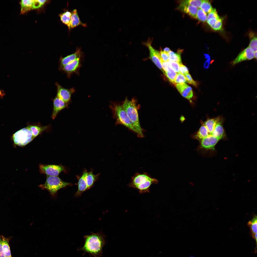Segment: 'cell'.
<instances>
[{
	"label": "cell",
	"mask_w": 257,
	"mask_h": 257,
	"mask_svg": "<svg viewBox=\"0 0 257 257\" xmlns=\"http://www.w3.org/2000/svg\"><path fill=\"white\" fill-rule=\"evenodd\" d=\"M72 185L71 183L64 182L57 176L47 175L45 183L39 186L42 189L47 190L53 195L60 189Z\"/></svg>",
	"instance_id": "cell-5"
},
{
	"label": "cell",
	"mask_w": 257,
	"mask_h": 257,
	"mask_svg": "<svg viewBox=\"0 0 257 257\" xmlns=\"http://www.w3.org/2000/svg\"><path fill=\"white\" fill-rule=\"evenodd\" d=\"M39 168L40 173L51 176H57L65 170L64 167L61 165L41 164Z\"/></svg>",
	"instance_id": "cell-7"
},
{
	"label": "cell",
	"mask_w": 257,
	"mask_h": 257,
	"mask_svg": "<svg viewBox=\"0 0 257 257\" xmlns=\"http://www.w3.org/2000/svg\"><path fill=\"white\" fill-rule=\"evenodd\" d=\"M80 58H78L65 65L60 70L65 73L69 78H70L71 74L74 73L78 75L81 66Z\"/></svg>",
	"instance_id": "cell-9"
},
{
	"label": "cell",
	"mask_w": 257,
	"mask_h": 257,
	"mask_svg": "<svg viewBox=\"0 0 257 257\" xmlns=\"http://www.w3.org/2000/svg\"><path fill=\"white\" fill-rule=\"evenodd\" d=\"M57 89V96L65 102L69 103L71 100V95L75 91L74 88L67 89L64 88L58 82L55 84Z\"/></svg>",
	"instance_id": "cell-8"
},
{
	"label": "cell",
	"mask_w": 257,
	"mask_h": 257,
	"mask_svg": "<svg viewBox=\"0 0 257 257\" xmlns=\"http://www.w3.org/2000/svg\"><path fill=\"white\" fill-rule=\"evenodd\" d=\"M161 59L163 61L166 62L169 61V57L168 54L163 51L161 50L159 52Z\"/></svg>",
	"instance_id": "cell-37"
},
{
	"label": "cell",
	"mask_w": 257,
	"mask_h": 257,
	"mask_svg": "<svg viewBox=\"0 0 257 257\" xmlns=\"http://www.w3.org/2000/svg\"><path fill=\"white\" fill-rule=\"evenodd\" d=\"M179 8L185 13L194 18H196L198 9L188 5H180Z\"/></svg>",
	"instance_id": "cell-19"
},
{
	"label": "cell",
	"mask_w": 257,
	"mask_h": 257,
	"mask_svg": "<svg viewBox=\"0 0 257 257\" xmlns=\"http://www.w3.org/2000/svg\"><path fill=\"white\" fill-rule=\"evenodd\" d=\"M34 0H22L20 2L21 5V14H24L31 10L33 9Z\"/></svg>",
	"instance_id": "cell-20"
},
{
	"label": "cell",
	"mask_w": 257,
	"mask_h": 257,
	"mask_svg": "<svg viewBox=\"0 0 257 257\" xmlns=\"http://www.w3.org/2000/svg\"><path fill=\"white\" fill-rule=\"evenodd\" d=\"M207 18V14L200 8H198L196 18L200 21L204 22L206 21Z\"/></svg>",
	"instance_id": "cell-30"
},
{
	"label": "cell",
	"mask_w": 257,
	"mask_h": 257,
	"mask_svg": "<svg viewBox=\"0 0 257 257\" xmlns=\"http://www.w3.org/2000/svg\"><path fill=\"white\" fill-rule=\"evenodd\" d=\"M187 83L185 76L181 73L177 74L174 82V84H182Z\"/></svg>",
	"instance_id": "cell-31"
},
{
	"label": "cell",
	"mask_w": 257,
	"mask_h": 257,
	"mask_svg": "<svg viewBox=\"0 0 257 257\" xmlns=\"http://www.w3.org/2000/svg\"><path fill=\"white\" fill-rule=\"evenodd\" d=\"M171 50L169 48L166 47L164 49L163 51L168 54V53Z\"/></svg>",
	"instance_id": "cell-42"
},
{
	"label": "cell",
	"mask_w": 257,
	"mask_h": 257,
	"mask_svg": "<svg viewBox=\"0 0 257 257\" xmlns=\"http://www.w3.org/2000/svg\"><path fill=\"white\" fill-rule=\"evenodd\" d=\"M221 139L213 136H208L202 140L201 147L207 150L213 152L215 151V146Z\"/></svg>",
	"instance_id": "cell-10"
},
{
	"label": "cell",
	"mask_w": 257,
	"mask_h": 257,
	"mask_svg": "<svg viewBox=\"0 0 257 257\" xmlns=\"http://www.w3.org/2000/svg\"><path fill=\"white\" fill-rule=\"evenodd\" d=\"M210 59H207L204 63V67L206 69H208L209 66Z\"/></svg>",
	"instance_id": "cell-41"
},
{
	"label": "cell",
	"mask_w": 257,
	"mask_h": 257,
	"mask_svg": "<svg viewBox=\"0 0 257 257\" xmlns=\"http://www.w3.org/2000/svg\"><path fill=\"white\" fill-rule=\"evenodd\" d=\"M254 58V52L248 47L241 52L231 63L233 65L243 61L251 60Z\"/></svg>",
	"instance_id": "cell-11"
},
{
	"label": "cell",
	"mask_w": 257,
	"mask_h": 257,
	"mask_svg": "<svg viewBox=\"0 0 257 257\" xmlns=\"http://www.w3.org/2000/svg\"><path fill=\"white\" fill-rule=\"evenodd\" d=\"M87 172V169H83V174L81 176H76L78 182L77 184H76L78 186V189L75 194L76 197L81 196L84 192L88 189L85 178Z\"/></svg>",
	"instance_id": "cell-12"
},
{
	"label": "cell",
	"mask_w": 257,
	"mask_h": 257,
	"mask_svg": "<svg viewBox=\"0 0 257 257\" xmlns=\"http://www.w3.org/2000/svg\"><path fill=\"white\" fill-rule=\"evenodd\" d=\"M71 20L69 29L81 25L84 27L86 26L85 24L83 23L80 21L76 9H74L71 13Z\"/></svg>",
	"instance_id": "cell-17"
},
{
	"label": "cell",
	"mask_w": 257,
	"mask_h": 257,
	"mask_svg": "<svg viewBox=\"0 0 257 257\" xmlns=\"http://www.w3.org/2000/svg\"><path fill=\"white\" fill-rule=\"evenodd\" d=\"M164 74L168 78L170 81L174 84V82L177 74L172 69L171 66H169L167 70L164 72Z\"/></svg>",
	"instance_id": "cell-28"
},
{
	"label": "cell",
	"mask_w": 257,
	"mask_h": 257,
	"mask_svg": "<svg viewBox=\"0 0 257 257\" xmlns=\"http://www.w3.org/2000/svg\"><path fill=\"white\" fill-rule=\"evenodd\" d=\"M209 133L207 128L204 124L200 127L196 137L198 138L202 139L208 137Z\"/></svg>",
	"instance_id": "cell-24"
},
{
	"label": "cell",
	"mask_w": 257,
	"mask_h": 257,
	"mask_svg": "<svg viewBox=\"0 0 257 257\" xmlns=\"http://www.w3.org/2000/svg\"><path fill=\"white\" fill-rule=\"evenodd\" d=\"M69 103H67L57 96L53 100V109L51 116L53 119H54L59 112L68 106Z\"/></svg>",
	"instance_id": "cell-15"
},
{
	"label": "cell",
	"mask_w": 257,
	"mask_h": 257,
	"mask_svg": "<svg viewBox=\"0 0 257 257\" xmlns=\"http://www.w3.org/2000/svg\"><path fill=\"white\" fill-rule=\"evenodd\" d=\"M71 12L67 11L59 15L61 21L67 25L69 29L71 20Z\"/></svg>",
	"instance_id": "cell-23"
},
{
	"label": "cell",
	"mask_w": 257,
	"mask_h": 257,
	"mask_svg": "<svg viewBox=\"0 0 257 257\" xmlns=\"http://www.w3.org/2000/svg\"><path fill=\"white\" fill-rule=\"evenodd\" d=\"M148 48L149 52L150 58L155 65L164 74L160 59H161L160 53L154 49L151 46L150 42L148 41L146 44Z\"/></svg>",
	"instance_id": "cell-13"
},
{
	"label": "cell",
	"mask_w": 257,
	"mask_h": 257,
	"mask_svg": "<svg viewBox=\"0 0 257 257\" xmlns=\"http://www.w3.org/2000/svg\"><path fill=\"white\" fill-rule=\"evenodd\" d=\"M181 51L175 53L171 50L168 53L169 59L171 60L180 64H182L181 54Z\"/></svg>",
	"instance_id": "cell-25"
},
{
	"label": "cell",
	"mask_w": 257,
	"mask_h": 257,
	"mask_svg": "<svg viewBox=\"0 0 257 257\" xmlns=\"http://www.w3.org/2000/svg\"><path fill=\"white\" fill-rule=\"evenodd\" d=\"M184 75L185 76L186 78L187 83L191 84L195 87L197 86V84L196 82L193 79L189 73L186 74Z\"/></svg>",
	"instance_id": "cell-36"
},
{
	"label": "cell",
	"mask_w": 257,
	"mask_h": 257,
	"mask_svg": "<svg viewBox=\"0 0 257 257\" xmlns=\"http://www.w3.org/2000/svg\"><path fill=\"white\" fill-rule=\"evenodd\" d=\"M254 52L257 51V38L254 36L251 40L248 46Z\"/></svg>",
	"instance_id": "cell-33"
},
{
	"label": "cell",
	"mask_w": 257,
	"mask_h": 257,
	"mask_svg": "<svg viewBox=\"0 0 257 257\" xmlns=\"http://www.w3.org/2000/svg\"><path fill=\"white\" fill-rule=\"evenodd\" d=\"M114 118L116 120V124L123 125L136 133V131L129 119L122 104L112 102L109 106Z\"/></svg>",
	"instance_id": "cell-4"
},
{
	"label": "cell",
	"mask_w": 257,
	"mask_h": 257,
	"mask_svg": "<svg viewBox=\"0 0 257 257\" xmlns=\"http://www.w3.org/2000/svg\"><path fill=\"white\" fill-rule=\"evenodd\" d=\"M203 0H183L181 2L180 4L188 5L195 7L198 8H200Z\"/></svg>",
	"instance_id": "cell-29"
},
{
	"label": "cell",
	"mask_w": 257,
	"mask_h": 257,
	"mask_svg": "<svg viewBox=\"0 0 257 257\" xmlns=\"http://www.w3.org/2000/svg\"><path fill=\"white\" fill-rule=\"evenodd\" d=\"M253 238L256 240V243L257 242V233L252 235Z\"/></svg>",
	"instance_id": "cell-44"
},
{
	"label": "cell",
	"mask_w": 257,
	"mask_h": 257,
	"mask_svg": "<svg viewBox=\"0 0 257 257\" xmlns=\"http://www.w3.org/2000/svg\"><path fill=\"white\" fill-rule=\"evenodd\" d=\"M200 8L206 14L210 13L213 9L209 1L206 0H202Z\"/></svg>",
	"instance_id": "cell-26"
},
{
	"label": "cell",
	"mask_w": 257,
	"mask_h": 257,
	"mask_svg": "<svg viewBox=\"0 0 257 257\" xmlns=\"http://www.w3.org/2000/svg\"><path fill=\"white\" fill-rule=\"evenodd\" d=\"M157 179L152 177L146 172H136L132 176L131 182L128 186L138 190L140 194L149 193L150 186L153 184H157Z\"/></svg>",
	"instance_id": "cell-2"
},
{
	"label": "cell",
	"mask_w": 257,
	"mask_h": 257,
	"mask_svg": "<svg viewBox=\"0 0 257 257\" xmlns=\"http://www.w3.org/2000/svg\"><path fill=\"white\" fill-rule=\"evenodd\" d=\"M254 58L256 59H257V51L254 52Z\"/></svg>",
	"instance_id": "cell-45"
},
{
	"label": "cell",
	"mask_w": 257,
	"mask_h": 257,
	"mask_svg": "<svg viewBox=\"0 0 257 257\" xmlns=\"http://www.w3.org/2000/svg\"><path fill=\"white\" fill-rule=\"evenodd\" d=\"M171 67L172 69L176 72L180 73L179 69L180 64L174 62L171 60L169 59V60Z\"/></svg>",
	"instance_id": "cell-34"
},
{
	"label": "cell",
	"mask_w": 257,
	"mask_h": 257,
	"mask_svg": "<svg viewBox=\"0 0 257 257\" xmlns=\"http://www.w3.org/2000/svg\"><path fill=\"white\" fill-rule=\"evenodd\" d=\"M2 241V249L3 253L5 257H12L7 239L3 236H1Z\"/></svg>",
	"instance_id": "cell-22"
},
{
	"label": "cell",
	"mask_w": 257,
	"mask_h": 257,
	"mask_svg": "<svg viewBox=\"0 0 257 257\" xmlns=\"http://www.w3.org/2000/svg\"><path fill=\"white\" fill-rule=\"evenodd\" d=\"M2 95V93L1 91L0 90V95Z\"/></svg>",
	"instance_id": "cell-46"
},
{
	"label": "cell",
	"mask_w": 257,
	"mask_h": 257,
	"mask_svg": "<svg viewBox=\"0 0 257 257\" xmlns=\"http://www.w3.org/2000/svg\"><path fill=\"white\" fill-rule=\"evenodd\" d=\"M204 55L205 59H210V57L209 54H204Z\"/></svg>",
	"instance_id": "cell-43"
},
{
	"label": "cell",
	"mask_w": 257,
	"mask_h": 257,
	"mask_svg": "<svg viewBox=\"0 0 257 257\" xmlns=\"http://www.w3.org/2000/svg\"><path fill=\"white\" fill-rule=\"evenodd\" d=\"M34 138L32 132L27 127L16 132L13 136L14 143L20 146H25Z\"/></svg>",
	"instance_id": "cell-6"
},
{
	"label": "cell",
	"mask_w": 257,
	"mask_h": 257,
	"mask_svg": "<svg viewBox=\"0 0 257 257\" xmlns=\"http://www.w3.org/2000/svg\"><path fill=\"white\" fill-rule=\"evenodd\" d=\"M179 71L180 73L184 75L186 74L189 73L188 70V68L186 66L182 64H180Z\"/></svg>",
	"instance_id": "cell-38"
},
{
	"label": "cell",
	"mask_w": 257,
	"mask_h": 257,
	"mask_svg": "<svg viewBox=\"0 0 257 257\" xmlns=\"http://www.w3.org/2000/svg\"><path fill=\"white\" fill-rule=\"evenodd\" d=\"M122 106L139 137L143 138L144 135L143 130L139 121L138 110L140 106L134 99L129 100L126 98L122 104Z\"/></svg>",
	"instance_id": "cell-3"
},
{
	"label": "cell",
	"mask_w": 257,
	"mask_h": 257,
	"mask_svg": "<svg viewBox=\"0 0 257 257\" xmlns=\"http://www.w3.org/2000/svg\"><path fill=\"white\" fill-rule=\"evenodd\" d=\"M84 242L83 246L79 248L78 251H82L83 255L88 253L90 256L100 257L102 253L103 249L107 243L105 236L101 232L94 233L84 236Z\"/></svg>",
	"instance_id": "cell-1"
},
{
	"label": "cell",
	"mask_w": 257,
	"mask_h": 257,
	"mask_svg": "<svg viewBox=\"0 0 257 257\" xmlns=\"http://www.w3.org/2000/svg\"><path fill=\"white\" fill-rule=\"evenodd\" d=\"M82 53L81 49H79L72 54L64 57H61L59 60V69L61 70L65 65L78 58H81Z\"/></svg>",
	"instance_id": "cell-14"
},
{
	"label": "cell",
	"mask_w": 257,
	"mask_h": 257,
	"mask_svg": "<svg viewBox=\"0 0 257 257\" xmlns=\"http://www.w3.org/2000/svg\"><path fill=\"white\" fill-rule=\"evenodd\" d=\"M175 86L179 93L183 97L189 100L192 98L193 94L190 86L185 83L176 84Z\"/></svg>",
	"instance_id": "cell-16"
},
{
	"label": "cell",
	"mask_w": 257,
	"mask_h": 257,
	"mask_svg": "<svg viewBox=\"0 0 257 257\" xmlns=\"http://www.w3.org/2000/svg\"><path fill=\"white\" fill-rule=\"evenodd\" d=\"M32 132L35 138L47 129L49 126H43L38 125H29L27 127Z\"/></svg>",
	"instance_id": "cell-21"
},
{
	"label": "cell",
	"mask_w": 257,
	"mask_h": 257,
	"mask_svg": "<svg viewBox=\"0 0 257 257\" xmlns=\"http://www.w3.org/2000/svg\"><path fill=\"white\" fill-rule=\"evenodd\" d=\"M0 257H5L2 250V241L1 237H0Z\"/></svg>",
	"instance_id": "cell-40"
},
{
	"label": "cell",
	"mask_w": 257,
	"mask_h": 257,
	"mask_svg": "<svg viewBox=\"0 0 257 257\" xmlns=\"http://www.w3.org/2000/svg\"><path fill=\"white\" fill-rule=\"evenodd\" d=\"M222 20L220 18L213 25L210 27L214 30L219 31L222 29Z\"/></svg>",
	"instance_id": "cell-32"
},
{
	"label": "cell",
	"mask_w": 257,
	"mask_h": 257,
	"mask_svg": "<svg viewBox=\"0 0 257 257\" xmlns=\"http://www.w3.org/2000/svg\"><path fill=\"white\" fill-rule=\"evenodd\" d=\"M257 218L256 215L247 223V225L251 231L252 236L257 233Z\"/></svg>",
	"instance_id": "cell-27"
},
{
	"label": "cell",
	"mask_w": 257,
	"mask_h": 257,
	"mask_svg": "<svg viewBox=\"0 0 257 257\" xmlns=\"http://www.w3.org/2000/svg\"><path fill=\"white\" fill-rule=\"evenodd\" d=\"M47 1L46 0H34L33 9L41 7Z\"/></svg>",
	"instance_id": "cell-35"
},
{
	"label": "cell",
	"mask_w": 257,
	"mask_h": 257,
	"mask_svg": "<svg viewBox=\"0 0 257 257\" xmlns=\"http://www.w3.org/2000/svg\"><path fill=\"white\" fill-rule=\"evenodd\" d=\"M160 60L164 72V71L165 72L167 70L168 67L171 66L170 63L169 61L164 62L161 60Z\"/></svg>",
	"instance_id": "cell-39"
},
{
	"label": "cell",
	"mask_w": 257,
	"mask_h": 257,
	"mask_svg": "<svg viewBox=\"0 0 257 257\" xmlns=\"http://www.w3.org/2000/svg\"><path fill=\"white\" fill-rule=\"evenodd\" d=\"M93 169L89 172H87L85 178L88 189L92 187L94 183L99 179L100 173L94 175L93 173Z\"/></svg>",
	"instance_id": "cell-18"
}]
</instances>
